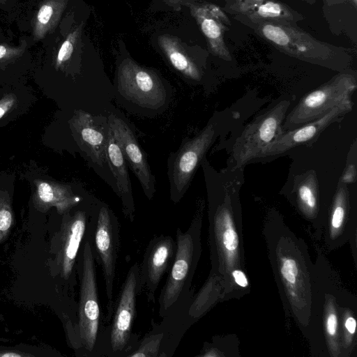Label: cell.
I'll return each instance as SVG.
<instances>
[{
	"label": "cell",
	"mask_w": 357,
	"mask_h": 357,
	"mask_svg": "<svg viewBox=\"0 0 357 357\" xmlns=\"http://www.w3.org/2000/svg\"><path fill=\"white\" fill-rule=\"evenodd\" d=\"M139 265L135 263L129 269L123 284L114 312L110 332V345L113 352H121L130 339L138 292Z\"/></svg>",
	"instance_id": "obj_10"
},
{
	"label": "cell",
	"mask_w": 357,
	"mask_h": 357,
	"mask_svg": "<svg viewBox=\"0 0 357 357\" xmlns=\"http://www.w3.org/2000/svg\"><path fill=\"white\" fill-rule=\"evenodd\" d=\"M106 160L115 178L116 192L121 198L123 213L132 221L135 204L128 164L110 128L106 145Z\"/></svg>",
	"instance_id": "obj_18"
},
{
	"label": "cell",
	"mask_w": 357,
	"mask_h": 357,
	"mask_svg": "<svg viewBox=\"0 0 357 357\" xmlns=\"http://www.w3.org/2000/svg\"><path fill=\"white\" fill-rule=\"evenodd\" d=\"M107 120L127 164L137 178L146 197L151 199L155 192V176L134 132L124 120L114 114H110Z\"/></svg>",
	"instance_id": "obj_9"
},
{
	"label": "cell",
	"mask_w": 357,
	"mask_h": 357,
	"mask_svg": "<svg viewBox=\"0 0 357 357\" xmlns=\"http://www.w3.org/2000/svg\"><path fill=\"white\" fill-rule=\"evenodd\" d=\"M175 250V242L170 236L160 235L148 245L139 267L138 292L145 290L149 301H155V293L173 262Z\"/></svg>",
	"instance_id": "obj_12"
},
{
	"label": "cell",
	"mask_w": 357,
	"mask_h": 357,
	"mask_svg": "<svg viewBox=\"0 0 357 357\" xmlns=\"http://www.w3.org/2000/svg\"><path fill=\"white\" fill-rule=\"evenodd\" d=\"M21 356H22L21 354H16V353H12V352L0 354V356H5V357Z\"/></svg>",
	"instance_id": "obj_36"
},
{
	"label": "cell",
	"mask_w": 357,
	"mask_h": 357,
	"mask_svg": "<svg viewBox=\"0 0 357 357\" xmlns=\"http://www.w3.org/2000/svg\"><path fill=\"white\" fill-rule=\"evenodd\" d=\"M84 243L79 305V333L86 350L92 351L97 340L100 306L98 301L94 249L90 238Z\"/></svg>",
	"instance_id": "obj_7"
},
{
	"label": "cell",
	"mask_w": 357,
	"mask_h": 357,
	"mask_svg": "<svg viewBox=\"0 0 357 357\" xmlns=\"http://www.w3.org/2000/svg\"><path fill=\"white\" fill-rule=\"evenodd\" d=\"M82 24L73 27L60 41H54L52 38L46 39L43 46L53 49L52 52V62L56 70H62L70 61L75 50L78 40L81 36Z\"/></svg>",
	"instance_id": "obj_21"
},
{
	"label": "cell",
	"mask_w": 357,
	"mask_h": 357,
	"mask_svg": "<svg viewBox=\"0 0 357 357\" xmlns=\"http://www.w3.org/2000/svg\"><path fill=\"white\" fill-rule=\"evenodd\" d=\"M13 222L10 199L6 191H0V241L9 231Z\"/></svg>",
	"instance_id": "obj_24"
},
{
	"label": "cell",
	"mask_w": 357,
	"mask_h": 357,
	"mask_svg": "<svg viewBox=\"0 0 357 357\" xmlns=\"http://www.w3.org/2000/svg\"><path fill=\"white\" fill-rule=\"evenodd\" d=\"M158 45L172 67L183 77L192 83H199L204 70L190 50L178 38L164 34L158 37Z\"/></svg>",
	"instance_id": "obj_17"
},
{
	"label": "cell",
	"mask_w": 357,
	"mask_h": 357,
	"mask_svg": "<svg viewBox=\"0 0 357 357\" xmlns=\"http://www.w3.org/2000/svg\"><path fill=\"white\" fill-rule=\"evenodd\" d=\"M195 223L196 218L185 232L177 229L174 258L159 298L161 316L165 315L178 301L192 276L198 252L197 241L194 235Z\"/></svg>",
	"instance_id": "obj_6"
},
{
	"label": "cell",
	"mask_w": 357,
	"mask_h": 357,
	"mask_svg": "<svg viewBox=\"0 0 357 357\" xmlns=\"http://www.w3.org/2000/svg\"><path fill=\"white\" fill-rule=\"evenodd\" d=\"M250 26L280 52L301 60L333 67L351 58L346 49L321 41L294 24L266 22Z\"/></svg>",
	"instance_id": "obj_1"
},
{
	"label": "cell",
	"mask_w": 357,
	"mask_h": 357,
	"mask_svg": "<svg viewBox=\"0 0 357 357\" xmlns=\"http://www.w3.org/2000/svg\"><path fill=\"white\" fill-rule=\"evenodd\" d=\"M33 204L38 210H47L55 206L60 213L68 211L80 202V197L73 193L71 188L53 181H34Z\"/></svg>",
	"instance_id": "obj_20"
},
{
	"label": "cell",
	"mask_w": 357,
	"mask_h": 357,
	"mask_svg": "<svg viewBox=\"0 0 357 357\" xmlns=\"http://www.w3.org/2000/svg\"><path fill=\"white\" fill-rule=\"evenodd\" d=\"M31 45L28 38H22L17 45L0 43V68L4 70L9 65L22 58Z\"/></svg>",
	"instance_id": "obj_23"
},
{
	"label": "cell",
	"mask_w": 357,
	"mask_h": 357,
	"mask_svg": "<svg viewBox=\"0 0 357 357\" xmlns=\"http://www.w3.org/2000/svg\"><path fill=\"white\" fill-rule=\"evenodd\" d=\"M289 105V100H282L245 128L233 147L234 169L256 160L259 154L282 132V123Z\"/></svg>",
	"instance_id": "obj_5"
},
{
	"label": "cell",
	"mask_w": 357,
	"mask_h": 357,
	"mask_svg": "<svg viewBox=\"0 0 357 357\" xmlns=\"http://www.w3.org/2000/svg\"><path fill=\"white\" fill-rule=\"evenodd\" d=\"M317 180L314 172L305 176L298 183L297 197L299 204L307 212L312 213L317 206Z\"/></svg>",
	"instance_id": "obj_22"
},
{
	"label": "cell",
	"mask_w": 357,
	"mask_h": 357,
	"mask_svg": "<svg viewBox=\"0 0 357 357\" xmlns=\"http://www.w3.org/2000/svg\"><path fill=\"white\" fill-rule=\"evenodd\" d=\"M17 0H0V10L10 12L16 5Z\"/></svg>",
	"instance_id": "obj_32"
},
{
	"label": "cell",
	"mask_w": 357,
	"mask_h": 357,
	"mask_svg": "<svg viewBox=\"0 0 357 357\" xmlns=\"http://www.w3.org/2000/svg\"><path fill=\"white\" fill-rule=\"evenodd\" d=\"M345 327L350 334H354L356 328V321L353 317H348L345 321Z\"/></svg>",
	"instance_id": "obj_34"
},
{
	"label": "cell",
	"mask_w": 357,
	"mask_h": 357,
	"mask_svg": "<svg viewBox=\"0 0 357 357\" xmlns=\"http://www.w3.org/2000/svg\"><path fill=\"white\" fill-rule=\"evenodd\" d=\"M345 1L346 0H324V3L329 6H332L342 3Z\"/></svg>",
	"instance_id": "obj_35"
},
{
	"label": "cell",
	"mask_w": 357,
	"mask_h": 357,
	"mask_svg": "<svg viewBox=\"0 0 357 357\" xmlns=\"http://www.w3.org/2000/svg\"><path fill=\"white\" fill-rule=\"evenodd\" d=\"M95 249L101 264L108 300V313H112L114 281L119 246V225L112 211L102 206L98 211L94 234Z\"/></svg>",
	"instance_id": "obj_8"
},
{
	"label": "cell",
	"mask_w": 357,
	"mask_h": 357,
	"mask_svg": "<svg viewBox=\"0 0 357 357\" xmlns=\"http://www.w3.org/2000/svg\"><path fill=\"white\" fill-rule=\"evenodd\" d=\"M165 1L169 6L177 8L182 6H186L188 3L197 2V0H165Z\"/></svg>",
	"instance_id": "obj_33"
},
{
	"label": "cell",
	"mask_w": 357,
	"mask_h": 357,
	"mask_svg": "<svg viewBox=\"0 0 357 357\" xmlns=\"http://www.w3.org/2000/svg\"><path fill=\"white\" fill-rule=\"evenodd\" d=\"M351 1L353 2L354 6L356 7L357 5V0H351Z\"/></svg>",
	"instance_id": "obj_38"
},
{
	"label": "cell",
	"mask_w": 357,
	"mask_h": 357,
	"mask_svg": "<svg viewBox=\"0 0 357 357\" xmlns=\"http://www.w3.org/2000/svg\"><path fill=\"white\" fill-rule=\"evenodd\" d=\"M6 42V39L3 35V33L1 31V27H0V43Z\"/></svg>",
	"instance_id": "obj_37"
},
{
	"label": "cell",
	"mask_w": 357,
	"mask_h": 357,
	"mask_svg": "<svg viewBox=\"0 0 357 357\" xmlns=\"http://www.w3.org/2000/svg\"><path fill=\"white\" fill-rule=\"evenodd\" d=\"M337 328V318L335 313H331L326 320V330L327 333L331 336H334L336 334Z\"/></svg>",
	"instance_id": "obj_29"
},
{
	"label": "cell",
	"mask_w": 357,
	"mask_h": 357,
	"mask_svg": "<svg viewBox=\"0 0 357 357\" xmlns=\"http://www.w3.org/2000/svg\"><path fill=\"white\" fill-rule=\"evenodd\" d=\"M353 105L351 98H348L324 116L293 130L282 131L259 154L257 159H264L284 153L298 145L312 140L329 125L350 112Z\"/></svg>",
	"instance_id": "obj_11"
},
{
	"label": "cell",
	"mask_w": 357,
	"mask_h": 357,
	"mask_svg": "<svg viewBox=\"0 0 357 357\" xmlns=\"http://www.w3.org/2000/svg\"><path fill=\"white\" fill-rule=\"evenodd\" d=\"M355 175L356 169L354 165H350L344 173L340 181L345 184L347 183H351L355 178Z\"/></svg>",
	"instance_id": "obj_31"
},
{
	"label": "cell",
	"mask_w": 357,
	"mask_h": 357,
	"mask_svg": "<svg viewBox=\"0 0 357 357\" xmlns=\"http://www.w3.org/2000/svg\"><path fill=\"white\" fill-rule=\"evenodd\" d=\"M204 34L211 52L225 61L231 56L225 42V34L231 22L226 13L218 6L211 3H190L186 5Z\"/></svg>",
	"instance_id": "obj_14"
},
{
	"label": "cell",
	"mask_w": 357,
	"mask_h": 357,
	"mask_svg": "<svg viewBox=\"0 0 357 357\" xmlns=\"http://www.w3.org/2000/svg\"><path fill=\"white\" fill-rule=\"evenodd\" d=\"M223 10L250 24L275 22L296 25L303 15L277 0H226Z\"/></svg>",
	"instance_id": "obj_13"
},
{
	"label": "cell",
	"mask_w": 357,
	"mask_h": 357,
	"mask_svg": "<svg viewBox=\"0 0 357 357\" xmlns=\"http://www.w3.org/2000/svg\"><path fill=\"white\" fill-rule=\"evenodd\" d=\"M70 0H41L31 20V47L43 43L52 34L62 20Z\"/></svg>",
	"instance_id": "obj_19"
},
{
	"label": "cell",
	"mask_w": 357,
	"mask_h": 357,
	"mask_svg": "<svg viewBox=\"0 0 357 357\" xmlns=\"http://www.w3.org/2000/svg\"><path fill=\"white\" fill-rule=\"evenodd\" d=\"M87 225L86 213L77 211L68 215L59 233L56 261L61 275L68 279L72 273Z\"/></svg>",
	"instance_id": "obj_16"
},
{
	"label": "cell",
	"mask_w": 357,
	"mask_h": 357,
	"mask_svg": "<svg viewBox=\"0 0 357 357\" xmlns=\"http://www.w3.org/2000/svg\"><path fill=\"white\" fill-rule=\"evenodd\" d=\"M104 126L98 122L96 116L82 109L75 111L70 120L77 144L93 163L100 167L107 165L106 145L109 128L108 123Z\"/></svg>",
	"instance_id": "obj_15"
},
{
	"label": "cell",
	"mask_w": 357,
	"mask_h": 357,
	"mask_svg": "<svg viewBox=\"0 0 357 357\" xmlns=\"http://www.w3.org/2000/svg\"><path fill=\"white\" fill-rule=\"evenodd\" d=\"M116 86L121 97L142 108L162 109L169 101V91L159 75L130 58L118 66Z\"/></svg>",
	"instance_id": "obj_2"
},
{
	"label": "cell",
	"mask_w": 357,
	"mask_h": 357,
	"mask_svg": "<svg viewBox=\"0 0 357 357\" xmlns=\"http://www.w3.org/2000/svg\"><path fill=\"white\" fill-rule=\"evenodd\" d=\"M281 273L289 284H295L298 274L296 261L292 259H285L282 262Z\"/></svg>",
	"instance_id": "obj_26"
},
{
	"label": "cell",
	"mask_w": 357,
	"mask_h": 357,
	"mask_svg": "<svg viewBox=\"0 0 357 357\" xmlns=\"http://www.w3.org/2000/svg\"><path fill=\"white\" fill-rule=\"evenodd\" d=\"M235 282L241 287H245L248 285L247 278L244 273L239 270H235L232 273Z\"/></svg>",
	"instance_id": "obj_30"
},
{
	"label": "cell",
	"mask_w": 357,
	"mask_h": 357,
	"mask_svg": "<svg viewBox=\"0 0 357 357\" xmlns=\"http://www.w3.org/2000/svg\"><path fill=\"white\" fill-rule=\"evenodd\" d=\"M217 135L215 124L210 121L192 138L183 140L167 160L170 199L178 203L187 192L193 176Z\"/></svg>",
	"instance_id": "obj_3"
},
{
	"label": "cell",
	"mask_w": 357,
	"mask_h": 357,
	"mask_svg": "<svg viewBox=\"0 0 357 357\" xmlns=\"http://www.w3.org/2000/svg\"><path fill=\"white\" fill-rule=\"evenodd\" d=\"M223 243L228 250H234L238 246V237L232 229L225 230L223 234Z\"/></svg>",
	"instance_id": "obj_28"
},
{
	"label": "cell",
	"mask_w": 357,
	"mask_h": 357,
	"mask_svg": "<svg viewBox=\"0 0 357 357\" xmlns=\"http://www.w3.org/2000/svg\"><path fill=\"white\" fill-rule=\"evenodd\" d=\"M162 337L163 335L161 333L147 337L133 354L128 356L132 357L158 356Z\"/></svg>",
	"instance_id": "obj_25"
},
{
	"label": "cell",
	"mask_w": 357,
	"mask_h": 357,
	"mask_svg": "<svg viewBox=\"0 0 357 357\" xmlns=\"http://www.w3.org/2000/svg\"><path fill=\"white\" fill-rule=\"evenodd\" d=\"M17 102L16 96L13 93L5 94L0 100V119L10 110Z\"/></svg>",
	"instance_id": "obj_27"
},
{
	"label": "cell",
	"mask_w": 357,
	"mask_h": 357,
	"mask_svg": "<svg viewBox=\"0 0 357 357\" xmlns=\"http://www.w3.org/2000/svg\"><path fill=\"white\" fill-rule=\"evenodd\" d=\"M356 88V77L340 73L330 81L304 96L285 116L284 131L293 130L315 121L350 98Z\"/></svg>",
	"instance_id": "obj_4"
}]
</instances>
